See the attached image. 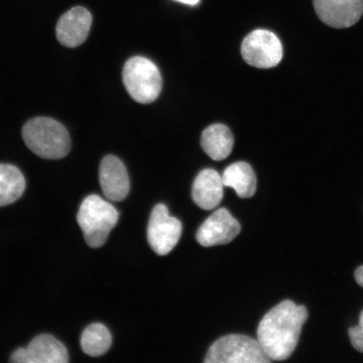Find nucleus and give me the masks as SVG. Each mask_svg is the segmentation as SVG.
I'll return each instance as SVG.
<instances>
[{"label": "nucleus", "mask_w": 363, "mask_h": 363, "mask_svg": "<svg viewBox=\"0 0 363 363\" xmlns=\"http://www.w3.org/2000/svg\"><path fill=\"white\" fill-rule=\"evenodd\" d=\"M242 55L249 65L267 69L278 66L282 60L283 45L274 33L258 29L244 39Z\"/></svg>", "instance_id": "obj_6"}, {"label": "nucleus", "mask_w": 363, "mask_h": 363, "mask_svg": "<svg viewBox=\"0 0 363 363\" xmlns=\"http://www.w3.org/2000/svg\"><path fill=\"white\" fill-rule=\"evenodd\" d=\"M224 187L219 172L211 169H203L199 172L194 182V201L203 210H213L219 206L223 199Z\"/></svg>", "instance_id": "obj_12"}, {"label": "nucleus", "mask_w": 363, "mask_h": 363, "mask_svg": "<svg viewBox=\"0 0 363 363\" xmlns=\"http://www.w3.org/2000/svg\"><path fill=\"white\" fill-rule=\"evenodd\" d=\"M119 212L96 194H91L82 203L77 220L83 231L86 243L92 248L103 246L115 228Z\"/></svg>", "instance_id": "obj_3"}, {"label": "nucleus", "mask_w": 363, "mask_h": 363, "mask_svg": "<svg viewBox=\"0 0 363 363\" xmlns=\"http://www.w3.org/2000/svg\"><path fill=\"white\" fill-rule=\"evenodd\" d=\"M201 143L208 157L215 161H222L233 152L234 138L228 127L215 124L203 131Z\"/></svg>", "instance_id": "obj_14"}, {"label": "nucleus", "mask_w": 363, "mask_h": 363, "mask_svg": "<svg viewBox=\"0 0 363 363\" xmlns=\"http://www.w3.org/2000/svg\"><path fill=\"white\" fill-rule=\"evenodd\" d=\"M27 363H66L68 353L65 345L51 335H38L26 348Z\"/></svg>", "instance_id": "obj_13"}, {"label": "nucleus", "mask_w": 363, "mask_h": 363, "mask_svg": "<svg viewBox=\"0 0 363 363\" xmlns=\"http://www.w3.org/2000/svg\"><path fill=\"white\" fill-rule=\"evenodd\" d=\"M354 277H355L357 283L363 288V266L357 267L355 274H354Z\"/></svg>", "instance_id": "obj_19"}, {"label": "nucleus", "mask_w": 363, "mask_h": 363, "mask_svg": "<svg viewBox=\"0 0 363 363\" xmlns=\"http://www.w3.org/2000/svg\"><path fill=\"white\" fill-rule=\"evenodd\" d=\"M359 325H361L362 326H363V310H362V311L361 312V315H360Z\"/></svg>", "instance_id": "obj_21"}, {"label": "nucleus", "mask_w": 363, "mask_h": 363, "mask_svg": "<svg viewBox=\"0 0 363 363\" xmlns=\"http://www.w3.org/2000/svg\"><path fill=\"white\" fill-rule=\"evenodd\" d=\"M348 334L353 347L357 351L363 352V326L361 325L353 326L349 329Z\"/></svg>", "instance_id": "obj_18"}, {"label": "nucleus", "mask_w": 363, "mask_h": 363, "mask_svg": "<svg viewBox=\"0 0 363 363\" xmlns=\"http://www.w3.org/2000/svg\"><path fill=\"white\" fill-rule=\"evenodd\" d=\"M221 177L225 187L233 188L240 198H252L256 193L257 177L247 162L233 163L226 167Z\"/></svg>", "instance_id": "obj_15"}, {"label": "nucleus", "mask_w": 363, "mask_h": 363, "mask_svg": "<svg viewBox=\"0 0 363 363\" xmlns=\"http://www.w3.org/2000/svg\"><path fill=\"white\" fill-rule=\"evenodd\" d=\"M22 138L35 155L45 159H61L71 149V139L65 127L48 117H36L23 126Z\"/></svg>", "instance_id": "obj_2"}, {"label": "nucleus", "mask_w": 363, "mask_h": 363, "mask_svg": "<svg viewBox=\"0 0 363 363\" xmlns=\"http://www.w3.org/2000/svg\"><path fill=\"white\" fill-rule=\"evenodd\" d=\"M26 180L16 167L0 164V207L15 203L24 194Z\"/></svg>", "instance_id": "obj_16"}, {"label": "nucleus", "mask_w": 363, "mask_h": 363, "mask_svg": "<svg viewBox=\"0 0 363 363\" xmlns=\"http://www.w3.org/2000/svg\"><path fill=\"white\" fill-rule=\"evenodd\" d=\"M183 226L179 220L169 215L164 204L154 207L147 226V240L159 256L167 255L179 242Z\"/></svg>", "instance_id": "obj_7"}, {"label": "nucleus", "mask_w": 363, "mask_h": 363, "mask_svg": "<svg viewBox=\"0 0 363 363\" xmlns=\"http://www.w3.org/2000/svg\"><path fill=\"white\" fill-rule=\"evenodd\" d=\"M308 316L305 306L284 301L262 318L257 340L272 361H284L292 355Z\"/></svg>", "instance_id": "obj_1"}, {"label": "nucleus", "mask_w": 363, "mask_h": 363, "mask_svg": "<svg viewBox=\"0 0 363 363\" xmlns=\"http://www.w3.org/2000/svg\"><path fill=\"white\" fill-rule=\"evenodd\" d=\"M112 337L106 325L95 323L90 325L82 334L81 347L90 357L104 355L110 349Z\"/></svg>", "instance_id": "obj_17"}, {"label": "nucleus", "mask_w": 363, "mask_h": 363, "mask_svg": "<svg viewBox=\"0 0 363 363\" xmlns=\"http://www.w3.org/2000/svg\"><path fill=\"white\" fill-rule=\"evenodd\" d=\"M271 359L257 340L244 335H229L208 349L206 363H269Z\"/></svg>", "instance_id": "obj_5"}, {"label": "nucleus", "mask_w": 363, "mask_h": 363, "mask_svg": "<svg viewBox=\"0 0 363 363\" xmlns=\"http://www.w3.org/2000/svg\"><path fill=\"white\" fill-rule=\"evenodd\" d=\"M99 184L108 201H124L130 192V179L124 163L119 158L108 155L99 167Z\"/></svg>", "instance_id": "obj_10"}, {"label": "nucleus", "mask_w": 363, "mask_h": 363, "mask_svg": "<svg viewBox=\"0 0 363 363\" xmlns=\"http://www.w3.org/2000/svg\"><path fill=\"white\" fill-rule=\"evenodd\" d=\"M318 17L333 28H348L361 19L363 0H313Z\"/></svg>", "instance_id": "obj_9"}, {"label": "nucleus", "mask_w": 363, "mask_h": 363, "mask_svg": "<svg viewBox=\"0 0 363 363\" xmlns=\"http://www.w3.org/2000/svg\"><path fill=\"white\" fill-rule=\"evenodd\" d=\"M123 82L131 98L140 104L155 101L161 93L162 82L160 71L146 57H134L126 62Z\"/></svg>", "instance_id": "obj_4"}, {"label": "nucleus", "mask_w": 363, "mask_h": 363, "mask_svg": "<svg viewBox=\"0 0 363 363\" xmlns=\"http://www.w3.org/2000/svg\"><path fill=\"white\" fill-rule=\"evenodd\" d=\"M92 16L84 7H74L58 21L56 33L58 42L66 48H74L87 39Z\"/></svg>", "instance_id": "obj_11"}, {"label": "nucleus", "mask_w": 363, "mask_h": 363, "mask_svg": "<svg viewBox=\"0 0 363 363\" xmlns=\"http://www.w3.org/2000/svg\"><path fill=\"white\" fill-rule=\"evenodd\" d=\"M176 1L189 4V6H196V4L199 2V0H176Z\"/></svg>", "instance_id": "obj_20"}, {"label": "nucleus", "mask_w": 363, "mask_h": 363, "mask_svg": "<svg viewBox=\"0 0 363 363\" xmlns=\"http://www.w3.org/2000/svg\"><path fill=\"white\" fill-rule=\"evenodd\" d=\"M240 225L225 208H219L203 222L197 231L196 239L203 247L228 244L240 233Z\"/></svg>", "instance_id": "obj_8"}]
</instances>
